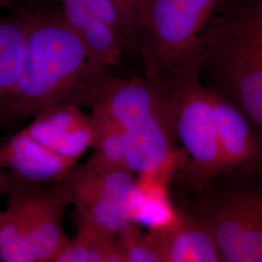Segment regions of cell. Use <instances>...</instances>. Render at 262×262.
Here are the masks:
<instances>
[{
  "label": "cell",
  "mask_w": 262,
  "mask_h": 262,
  "mask_svg": "<svg viewBox=\"0 0 262 262\" xmlns=\"http://www.w3.org/2000/svg\"><path fill=\"white\" fill-rule=\"evenodd\" d=\"M19 0H0V9L1 8L11 7V6H13Z\"/></svg>",
  "instance_id": "obj_20"
},
{
  "label": "cell",
  "mask_w": 262,
  "mask_h": 262,
  "mask_svg": "<svg viewBox=\"0 0 262 262\" xmlns=\"http://www.w3.org/2000/svg\"><path fill=\"white\" fill-rule=\"evenodd\" d=\"M27 21L18 11L0 19V100L19 80L27 47Z\"/></svg>",
  "instance_id": "obj_13"
},
{
  "label": "cell",
  "mask_w": 262,
  "mask_h": 262,
  "mask_svg": "<svg viewBox=\"0 0 262 262\" xmlns=\"http://www.w3.org/2000/svg\"><path fill=\"white\" fill-rule=\"evenodd\" d=\"M150 232L162 262L223 261L215 237L196 216L181 215L168 229Z\"/></svg>",
  "instance_id": "obj_11"
},
{
  "label": "cell",
  "mask_w": 262,
  "mask_h": 262,
  "mask_svg": "<svg viewBox=\"0 0 262 262\" xmlns=\"http://www.w3.org/2000/svg\"><path fill=\"white\" fill-rule=\"evenodd\" d=\"M37 262H53L67 242L63 230V213L69 205L66 191L58 183L24 192Z\"/></svg>",
  "instance_id": "obj_9"
},
{
  "label": "cell",
  "mask_w": 262,
  "mask_h": 262,
  "mask_svg": "<svg viewBox=\"0 0 262 262\" xmlns=\"http://www.w3.org/2000/svg\"><path fill=\"white\" fill-rule=\"evenodd\" d=\"M261 9H262V5H261Z\"/></svg>",
  "instance_id": "obj_22"
},
{
  "label": "cell",
  "mask_w": 262,
  "mask_h": 262,
  "mask_svg": "<svg viewBox=\"0 0 262 262\" xmlns=\"http://www.w3.org/2000/svg\"><path fill=\"white\" fill-rule=\"evenodd\" d=\"M195 216L215 237L223 261L262 262V187H207Z\"/></svg>",
  "instance_id": "obj_6"
},
{
  "label": "cell",
  "mask_w": 262,
  "mask_h": 262,
  "mask_svg": "<svg viewBox=\"0 0 262 262\" xmlns=\"http://www.w3.org/2000/svg\"><path fill=\"white\" fill-rule=\"evenodd\" d=\"M78 225L118 235L133 224L132 201L137 181L125 169L96 167L88 161L75 166L59 183Z\"/></svg>",
  "instance_id": "obj_7"
},
{
  "label": "cell",
  "mask_w": 262,
  "mask_h": 262,
  "mask_svg": "<svg viewBox=\"0 0 262 262\" xmlns=\"http://www.w3.org/2000/svg\"><path fill=\"white\" fill-rule=\"evenodd\" d=\"M67 26L86 48L97 66H121L122 39L118 31L90 9L82 0H59Z\"/></svg>",
  "instance_id": "obj_10"
},
{
  "label": "cell",
  "mask_w": 262,
  "mask_h": 262,
  "mask_svg": "<svg viewBox=\"0 0 262 262\" xmlns=\"http://www.w3.org/2000/svg\"><path fill=\"white\" fill-rule=\"evenodd\" d=\"M4 216H5V211H4V212H0V224L2 223Z\"/></svg>",
  "instance_id": "obj_21"
},
{
  "label": "cell",
  "mask_w": 262,
  "mask_h": 262,
  "mask_svg": "<svg viewBox=\"0 0 262 262\" xmlns=\"http://www.w3.org/2000/svg\"><path fill=\"white\" fill-rule=\"evenodd\" d=\"M221 94L249 118L262 139V9L242 10L219 19L204 37L203 66Z\"/></svg>",
  "instance_id": "obj_4"
},
{
  "label": "cell",
  "mask_w": 262,
  "mask_h": 262,
  "mask_svg": "<svg viewBox=\"0 0 262 262\" xmlns=\"http://www.w3.org/2000/svg\"><path fill=\"white\" fill-rule=\"evenodd\" d=\"M94 140L91 117L77 104H56L0 145V167L37 186L56 185L75 167Z\"/></svg>",
  "instance_id": "obj_3"
},
{
  "label": "cell",
  "mask_w": 262,
  "mask_h": 262,
  "mask_svg": "<svg viewBox=\"0 0 262 262\" xmlns=\"http://www.w3.org/2000/svg\"><path fill=\"white\" fill-rule=\"evenodd\" d=\"M78 225L77 235L67 240L53 262H90L93 230L88 225Z\"/></svg>",
  "instance_id": "obj_16"
},
{
  "label": "cell",
  "mask_w": 262,
  "mask_h": 262,
  "mask_svg": "<svg viewBox=\"0 0 262 262\" xmlns=\"http://www.w3.org/2000/svg\"><path fill=\"white\" fill-rule=\"evenodd\" d=\"M19 12L28 27L26 55L17 84L0 100V127L72 103L89 77L105 68L94 62L61 14L45 8Z\"/></svg>",
  "instance_id": "obj_1"
},
{
  "label": "cell",
  "mask_w": 262,
  "mask_h": 262,
  "mask_svg": "<svg viewBox=\"0 0 262 262\" xmlns=\"http://www.w3.org/2000/svg\"><path fill=\"white\" fill-rule=\"evenodd\" d=\"M84 4L93 10L100 18L107 21L112 28H115L121 37V25L120 17L117 7L113 0H82ZM122 39V38H121Z\"/></svg>",
  "instance_id": "obj_18"
},
{
  "label": "cell",
  "mask_w": 262,
  "mask_h": 262,
  "mask_svg": "<svg viewBox=\"0 0 262 262\" xmlns=\"http://www.w3.org/2000/svg\"><path fill=\"white\" fill-rule=\"evenodd\" d=\"M222 1H142L138 37L148 79L167 86L186 78H198L208 25Z\"/></svg>",
  "instance_id": "obj_2"
},
{
  "label": "cell",
  "mask_w": 262,
  "mask_h": 262,
  "mask_svg": "<svg viewBox=\"0 0 262 262\" xmlns=\"http://www.w3.org/2000/svg\"><path fill=\"white\" fill-rule=\"evenodd\" d=\"M90 117L94 126V155L88 162L100 168L126 170L127 134L125 130L100 113L93 111Z\"/></svg>",
  "instance_id": "obj_14"
},
{
  "label": "cell",
  "mask_w": 262,
  "mask_h": 262,
  "mask_svg": "<svg viewBox=\"0 0 262 262\" xmlns=\"http://www.w3.org/2000/svg\"><path fill=\"white\" fill-rule=\"evenodd\" d=\"M215 124L225 175L262 165V139L249 118L225 94L212 90Z\"/></svg>",
  "instance_id": "obj_8"
},
{
  "label": "cell",
  "mask_w": 262,
  "mask_h": 262,
  "mask_svg": "<svg viewBox=\"0 0 262 262\" xmlns=\"http://www.w3.org/2000/svg\"><path fill=\"white\" fill-rule=\"evenodd\" d=\"M168 91L176 137L182 145L180 166L198 193L225 175L215 124L212 90L198 78H186L165 86Z\"/></svg>",
  "instance_id": "obj_5"
},
{
  "label": "cell",
  "mask_w": 262,
  "mask_h": 262,
  "mask_svg": "<svg viewBox=\"0 0 262 262\" xmlns=\"http://www.w3.org/2000/svg\"><path fill=\"white\" fill-rule=\"evenodd\" d=\"M40 187L19 178L7 169L0 167V195L9 197L12 194Z\"/></svg>",
  "instance_id": "obj_19"
},
{
  "label": "cell",
  "mask_w": 262,
  "mask_h": 262,
  "mask_svg": "<svg viewBox=\"0 0 262 262\" xmlns=\"http://www.w3.org/2000/svg\"><path fill=\"white\" fill-rule=\"evenodd\" d=\"M25 191L9 196V205L0 224V261L37 262Z\"/></svg>",
  "instance_id": "obj_12"
},
{
  "label": "cell",
  "mask_w": 262,
  "mask_h": 262,
  "mask_svg": "<svg viewBox=\"0 0 262 262\" xmlns=\"http://www.w3.org/2000/svg\"><path fill=\"white\" fill-rule=\"evenodd\" d=\"M118 242L124 262H162L151 232L143 233L139 225L135 223L118 234Z\"/></svg>",
  "instance_id": "obj_15"
},
{
  "label": "cell",
  "mask_w": 262,
  "mask_h": 262,
  "mask_svg": "<svg viewBox=\"0 0 262 262\" xmlns=\"http://www.w3.org/2000/svg\"><path fill=\"white\" fill-rule=\"evenodd\" d=\"M120 17L123 47L138 37V19L143 0H113Z\"/></svg>",
  "instance_id": "obj_17"
}]
</instances>
